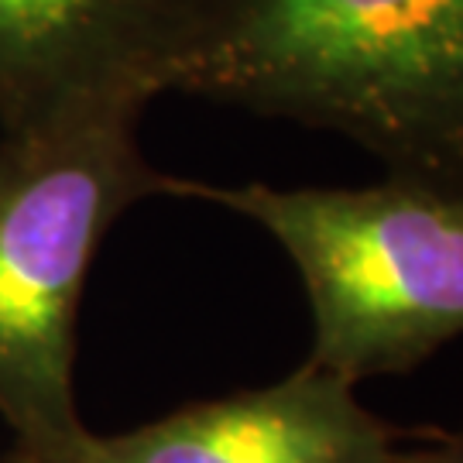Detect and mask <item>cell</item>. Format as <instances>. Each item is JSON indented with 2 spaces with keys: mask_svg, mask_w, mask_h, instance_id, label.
<instances>
[{
  "mask_svg": "<svg viewBox=\"0 0 463 463\" xmlns=\"http://www.w3.org/2000/svg\"><path fill=\"white\" fill-rule=\"evenodd\" d=\"M206 0H0V131L172 93Z\"/></svg>",
  "mask_w": 463,
  "mask_h": 463,
  "instance_id": "cell-4",
  "label": "cell"
},
{
  "mask_svg": "<svg viewBox=\"0 0 463 463\" xmlns=\"http://www.w3.org/2000/svg\"><path fill=\"white\" fill-rule=\"evenodd\" d=\"M398 463H463V460L443 443V432L426 430L422 436H419V447L402 449Z\"/></svg>",
  "mask_w": 463,
  "mask_h": 463,
  "instance_id": "cell-6",
  "label": "cell"
},
{
  "mask_svg": "<svg viewBox=\"0 0 463 463\" xmlns=\"http://www.w3.org/2000/svg\"><path fill=\"white\" fill-rule=\"evenodd\" d=\"M145 107L114 103L0 131V419L14 457L59 449L76 412V319L99 244L134 203L175 196L137 141Z\"/></svg>",
  "mask_w": 463,
  "mask_h": 463,
  "instance_id": "cell-2",
  "label": "cell"
},
{
  "mask_svg": "<svg viewBox=\"0 0 463 463\" xmlns=\"http://www.w3.org/2000/svg\"><path fill=\"white\" fill-rule=\"evenodd\" d=\"M419 432L374 415L357 384L306 361L268 388L193 402L128 432L83 430L59 449L4 463H398Z\"/></svg>",
  "mask_w": 463,
  "mask_h": 463,
  "instance_id": "cell-5",
  "label": "cell"
},
{
  "mask_svg": "<svg viewBox=\"0 0 463 463\" xmlns=\"http://www.w3.org/2000/svg\"><path fill=\"white\" fill-rule=\"evenodd\" d=\"M172 93L333 131L463 189V0H206Z\"/></svg>",
  "mask_w": 463,
  "mask_h": 463,
  "instance_id": "cell-1",
  "label": "cell"
},
{
  "mask_svg": "<svg viewBox=\"0 0 463 463\" xmlns=\"http://www.w3.org/2000/svg\"><path fill=\"white\" fill-rule=\"evenodd\" d=\"M175 196L254 220L296 265L309 364L350 384L409 374L463 333V189L388 175L364 189L179 179Z\"/></svg>",
  "mask_w": 463,
  "mask_h": 463,
  "instance_id": "cell-3",
  "label": "cell"
},
{
  "mask_svg": "<svg viewBox=\"0 0 463 463\" xmlns=\"http://www.w3.org/2000/svg\"><path fill=\"white\" fill-rule=\"evenodd\" d=\"M443 443H447V447L463 460V430L460 432H443Z\"/></svg>",
  "mask_w": 463,
  "mask_h": 463,
  "instance_id": "cell-7",
  "label": "cell"
}]
</instances>
